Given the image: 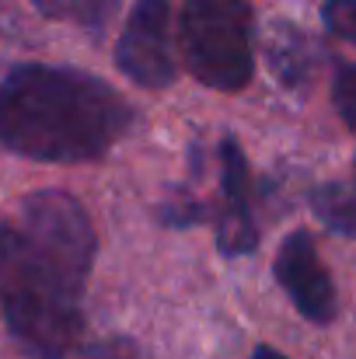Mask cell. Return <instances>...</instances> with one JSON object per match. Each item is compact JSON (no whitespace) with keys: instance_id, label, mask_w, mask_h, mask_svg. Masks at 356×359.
Returning a JSON list of instances; mask_svg holds the SVG:
<instances>
[{"instance_id":"1","label":"cell","mask_w":356,"mask_h":359,"mask_svg":"<svg viewBox=\"0 0 356 359\" xmlns=\"http://www.w3.org/2000/svg\"><path fill=\"white\" fill-rule=\"evenodd\" d=\"M95 227L70 192H32L0 224V311L35 359H70L84 335Z\"/></svg>"},{"instance_id":"2","label":"cell","mask_w":356,"mask_h":359,"mask_svg":"<svg viewBox=\"0 0 356 359\" xmlns=\"http://www.w3.org/2000/svg\"><path fill=\"white\" fill-rule=\"evenodd\" d=\"M133 126V109L88 70L25 63L0 81V147L46 161H98Z\"/></svg>"},{"instance_id":"3","label":"cell","mask_w":356,"mask_h":359,"mask_svg":"<svg viewBox=\"0 0 356 359\" xmlns=\"http://www.w3.org/2000/svg\"><path fill=\"white\" fill-rule=\"evenodd\" d=\"M182 56L213 91H241L255 74V11L248 0H185Z\"/></svg>"},{"instance_id":"4","label":"cell","mask_w":356,"mask_h":359,"mask_svg":"<svg viewBox=\"0 0 356 359\" xmlns=\"http://www.w3.org/2000/svg\"><path fill=\"white\" fill-rule=\"evenodd\" d=\"M116 63L133 84L147 91H161L175 81V42H171L168 0H133L129 18L119 32Z\"/></svg>"},{"instance_id":"5","label":"cell","mask_w":356,"mask_h":359,"mask_svg":"<svg viewBox=\"0 0 356 359\" xmlns=\"http://www.w3.org/2000/svg\"><path fill=\"white\" fill-rule=\"evenodd\" d=\"M272 272H276V283L283 286V293L290 297V304L301 311V318H308L315 325H329L339 314L336 283H332L325 262L318 258L315 238L308 231H294L279 244Z\"/></svg>"},{"instance_id":"6","label":"cell","mask_w":356,"mask_h":359,"mask_svg":"<svg viewBox=\"0 0 356 359\" xmlns=\"http://www.w3.org/2000/svg\"><path fill=\"white\" fill-rule=\"evenodd\" d=\"M217 248L224 255H248L258 248V227L251 213V171L235 140L220 143V206H217Z\"/></svg>"},{"instance_id":"7","label":"cell","mask_w":356,"mask_h":359,"mask_svg":"<svg viewBox=\"0 0 356 359\" xmlns=\"http://www.w3.org/2000/svg\"><path fill=\"white\" fill-rule=\"evenodd\" d=\"M269 63H272V74L286 88H301L311 81V74L318 67V46L301 28L276 25L269 35Z\"/></svg>"},{"instance_id":"8","label":"cell","mask_w":356,"mask_h":359,"mask_svg":"<svg viewBox=\"0 0 356 359\" xmlns=\"http://www.w3.org/2000/svg\"><path fill=\"white\" fill-rule=\"evenodd\" d=\"M311 210L329 231L343 238H356V185H346V182L318 185L311 192Z\"/></svg>"},{"instance_id":"9","label":"cell","mask_w":356,"mask_h":359,"mask_svg":"<svg viewBox=\"0 0 356 359\" xmlns=\"http://www.w3.org/2000/svg\"><path fill=\"white\" fill-rule=\"evenodd\" d=\"M63 11L91 35L105 32L109 25V14L116 11V0H63Z\"/></svg>"},{"instance_id":"10","label":"cell","mask_w":356,"mask_h":359,"mask_svg":"<svg viewBox=\"0 0 356 359\" xmlns=\"http://www.w3.org/2000/svg\"><path fill=\"white\" fill-rule=\"evenodd\" d=\"M322 21L332 35H339V39L356 46V0H325L322 4Z\"/></svg>"},{"instance_id":"11","label":"cell","mask_w":356,"mask_h":359,"mask_svg":"<svg viewBox=\"0 0 356 359\" xmlns=\"http://www.w3.org/2000/svg\"><path fill=\"white\" fill-rule=\"evenodd\" d=\"M203 217H210V210L199 203V199H192L189 192H178L175 199H168L164 203V210H161V220L168 224V227H192V224H199Z\"/></svg>"},{"instance_id":"12","label":"cell","mask_w":356,"mask_h":359,"mask_svg":"<svg viewBox=\"0 0 356 359\" xmlns=\"http://www.w3.org/2000/svg\"><path fill=\"white\" fill-rule=\"evenodd\" d=\"M332 102H336L339 116L346 119V126L356 129V63L339 67L336 84H332Z\"/></svg>"},{"instance_id":"13","label":"cell","mask_w":356,"mask_h":359,"mask_svg":"<svg viewBox=\"0 0 356 359\" xmlns=\"http://www.w3.org/2000/svg\"><path fill=\"white\" fill-rule=\"evenodd\" d=\"M88 359H136V349H133L129 339H105L102 346L91 349Z\"/></svg>"},{"instance_id":"14","label":"cell","mask_w":356,"mask_h":359,"mask_svg":"<svg viewBox=\"0 0 356 359\" xmlns=\"http://www.w3.org/2000/svg\"><path fill=\"white\" fill-rule=\"evenodd\" d=\"M251 359H286L279 349H272V346H258L255 353H251Z\"/></svg>"},{"instance_id":"15","label":"cell","mask_w":356,"mask_h":359,"mask_svg":"<svg viewBox=\"0 0 356 359\" xmlns=\"http://www.w3.org/2000/svg\"><path fill=\"white\" fill-rule=\"evenodd\" d=\"M353 185H356V161H353Z\"/></svg>"}]
</instances>
